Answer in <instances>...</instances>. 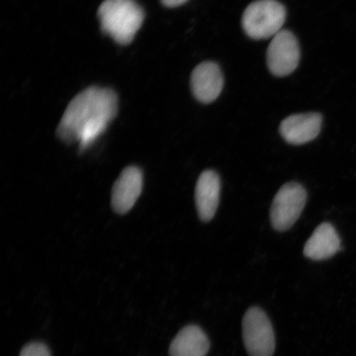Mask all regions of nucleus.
<instances>
[{
  "instance_id": "4468645a",
  "label": "nucleus",
  "mask_w": 356,
  "mask_h": 356,
  "mask_svg": "<svg viewBox=\"0 0 356 356\" xmlns=\"http://www.w3.org/2000/svg\"><path fill=\"white\" fill-rule=\"evenodd\" d=\"M163 6L168 8H175L182 6L185 3L188 2V0H160Z\"/></svg>"
},
{
  "instance_id": "9b49d317",
  "label": "nucleus",
  "mask_w": 356,
  "mask_h": 356,
  "mask_svg": "<svg viewBox=\"0 0 356 356\" xmlns=\"http://www.w3.org/2000/svg\"><path fill=\"white\" fill-rule=\"evenodd\" d=\"M341 249V238L330 222H323L314 231L304 248V254L313 261H324Z\"/></svg>"
},
{
  "instance_id": "0eeeda50",
  "label": "nucleus",
  "mask_w": 356,
  "mask_h": 356,
  "mask_svg": "<svg viewBox=\"0 0 356 356\" xmlns=\"http://www.w3.org/2000/svg\"><path fill=\"white\" fill-rule=\"evenodd\" d=\"M143 172L136 166L124 169L111 193V206L113 210L124 215L131 210L143 189Z\"/></svg>"
},
{
  "instance_id": "f03ea898",
  "label": "nucleus",
  "mask_w": 356,
  "mask_h": 356,
  "mask_svg": "<svg viewBox=\"0 0 356 356\" xmlns=\"http://www.w3.org/2000/svg\"><path fill=\"white\" fill-rule=\"evenodd\" d=\"M97 15L102 32L122 46L133 41L145 19L143 8L135 0H104Z\"/></svg>"
},
{
  "instance_id": "39448f33",
  "label": "nucleus",
  "mask_w": 356,
  "mask_h": 356,
  "mask_svg": "<svg viewBox=\"0 0 356 356\" xmlns=\"http://www.w3.org/2000/svg\"><path fill=\"white\" fill-rule=\"evenodd\" d=\"M245 347L250 356H273L275 339L273 325L265 312L252 307L243 320Z\"/></svg>"
},
{
  "instance_id": "7ed1b4c3",
  "label": "nucleus",
  "mask_w": 356,
  "mask_h": 356,
  "mask_svg": "<svg viewBox=\"0 0 356 356\" xmlns=\"http://www.w3.org/2000/svg\"><path fill=\"white\" fill-rule=\"evenodd\" d=\"M286 10L277 0H256L243 12L242 26L245 33L254 40L274 38L286 22Z\"/></svg>"
},
{
  "instance_id": "f8f14e48",
  "label": "nucleus",
  "mask_w": 356,
  "mask_h": 356,
  "mask_svg": "<svg viewBox=\"0 0 356 356\" xmlns=\"http://www.w3.org/2000/svg\"><path fill=\"white\" fill-rule=\"evenodd\" d=\"M210 350V341L206 333L195 325L182 329L169 348L170 356H206Z\"/></svg>"
},
{
  "instance_id": "6e6552de",
  "label": "nucleus",
  "mask_w": 356,
  "mask_h": 356,
  "mask_svg": "<svg viewBox=\"0 0 356 356\" xmlns=\"http://www.w3.org/2000/svg\"><path fill=\"white\" fill-rule=\"evenodd\" d=\"M224 87V76L215 62L206 61L193 70L191 88L193 95L202 104H209L218 99Z\"/></svg>"
},
{
  "instance_id": "1a4fd4ad",
  "label": "nucleus",
  "mask_w": 356,
  "mask_h": 356,
  "mask_svg": "<svg viewBox=\"0 0 356 356\" xmlns=\"http://www.w3.org/2000/svg\"><path fill=\"white\" fill-rule=\"evenodd\" d=\"M323 117L320 113L295 114L284 119L280 133L287 143L301 145L314 140L321 131Z\"/></svg>"
},
{
  "instance_id": "f257e3e1",
  "label": "nucleus",
  "mask_w": 356,
  "mask_h": 356,
  "mask_svg": "<svg viewBox=\"0 0 356 356\" xmlns=\"http://www.w3.org/2000/svg\"><path fill=\"white\" fill-rule=\"evenodd\" d=\"M118 111V96L110 88L89 87L70 102L57 129L65 143L79 142L88 148L113 122Z\"/></svg>"
},
{
  "instance_id": "9d476101",
  "label": "nucleus",
  "mask_w": 356,
  "mask_h": 356,
  "mask_svg": "<svg viewBox=\"0 0 356 356\" xmlns=\"http://www.w3.org/2000/svg\"><path fill=\"white\" fill-rule=\"evenodd\" d=\"M221 181L216 171L204 170L200 175L195 190V202L200 220L209 222L215 217L220 203Z\"/></svg>"
},
{
  "instance_id": "ddd939ff",
  "label": "nucleus",
  "mask_w": 356,
  "mask_h": 356,
  "mask_svg": "<svg viewBox=\"0 0 356 356\" xmlns=\"http://www.w3.org/2000/svg\"><path fill=\"white\" fill-rule=\"evenodd\" d=\"M20 356H51V354L46 346L33 342L22 349Z\"/></svg>"
},
{
  "instance_id": "423d86ee",
  "label": "nucleus",
  "mask_w": 356,
  "mask_h": 356,
  "mask_svg": "<svg viewBox=\"0 0 356 356\" xmlns=\"http://www.w3.org/2000/svg\"><path fill=\"white\" fill-rule=\"evenodd\" d=\"M300 47L295 34L282 30L271 40L266 51L270 72L277 77L291 74L299 65Z\"/></svg>"
},
{
  "instance_id": "20e7f679",
  "label": "nucleus",
  "mask_w": 356,
  "mask_h": 356,
  "mask_svg": "<svg viewBox=\"0 0 356 356\" xmlns=\"http://www.w3.org/2000/svg\"><path fill=\"white\" fill-rule=\"evenodd\" d=\"M307 191L296 181L283 185L275 195L270 208V222L275 230L284 232L299 220L307 202Z\"/></svg>"
}]
</instances>
